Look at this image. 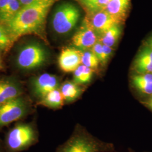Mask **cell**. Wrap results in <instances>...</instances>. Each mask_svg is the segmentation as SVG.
<instances>
[{"instance_id":"20","label":"cell","mask_w":152,"mask_h":152,"mask_svg":"<svg viewBox=\"0 0 152 152\" xmlns=\"http://www.w3.org/2000/svg\"><path fill=\"white\" fill-rule=\"evenodd\" d=\"M100 64L97 56L92 53L91 50L82 51V64L91 68L94 71H97Z\"/></svg>"},{"instance_id":"15","label":"cell","mask_w":152,"mask_h":152,"mask_svg":"<svg viewBox=\"0 0 152 152\" xmlns=\"http://www.w3.org/2000/svg\"><path fill=\"white\" fill-rule=\"evenodd\" d=\"M131 83L141 94L152 95V73L135 74L131 76Z\"/></svg>"},{"instance_id":"23","label":"cell","mask_w":152,"mask_h":152,"mask_svg":"<svg viewBox=\"0 0 152 152\" xmlns=\"http://www.w3.org/2000/svg\"><path fill=\"white\" fill-rule=\"evenodd\" d=\"M113 48L107 46L106 45H103V53L102 56V59L100 60V64L102 65H105L109 59L110 58L111 56L113 54Z\"/></svg>"},{"instance_id":"9","label":"cell","mask_w":152,"mask_h":152,"mask_svg":"<svg viewBox=\"0 0 152 152\" xmlns=\"http://www.w3.org/2000/svg\"><path fill=\"white\" fill-rule=\"evenodd\" d=\"M82 51L73 48H65L60 52L58 64L60 69L65 73L74 72L82 64Z\"/></svg>"},{"instance_id":"21","label":"cell","mask_w":152,"mask_h":152,"mask_svg":"<svg viewBox=\"0 0 152 152\" xmlns=\"http://www.w3.org/2000/svg\"><path fill=\"white\" fill-rule=\"evenodd\" d=\"M13 44L5 26L0 24V50H8Z\"/></svg>"},{"instance_id":"29","label":"cell","mask_w":152,"mask_h":152,"mask_svg":"<svg viewBox=\"0 0 152 152\" xmlns=\"http://www.w3.org/2000/svg\"><path fill=\"white\" fill-rule=\"evenodd\" d=\"M83 2V3L85 4V5H86V4L87 3H88L89 2H90V1H91L92 0H81Z\"/></svg>"},{"instance_id":"8","label":"cell","mask_w":152,"mask_h":152,"mask_svg":"<svg viewBox=\"0 0 152 152\" xmlns=\"http://www.w3.org/2000/svg\"><path fill=\"white\" fill-rule=\"evenodd\" d=\"M32 86L34 96L41 100L49 92L59 88L60 81L57 76L46 73L36 77Z\"/></svg>"},{"instance_id":"3","label":"cell","mask_w":152,"mask_h":152,"mask_svg":"<svg viewBox=\"0 0 152 152\" xmlns=\"http://www.w3.org/2000/svg\"><path fill=\"white\" fill-rule=\"evenodd\" d=\"M38 141V135L31 125H16L7 133L5 141L7 152H20L27 149Z\"/></svg>"},{"instance_id":"26","label":"cell","mask_w":152,"mask_h":152,"mask_svg":"<svg viewBox=\"0 0 152 152\" xmlns=\"http://www.w3.org/2000/svg\"><path fill=\"white\" fill-rule=\"evenodd\" d=\"M19 1L22 5V7H24V6L29 5L34 3L37 2L41 0H19Z\"/></svg>"},{"instance_id":"25","label":"cell","mask_w":152,"mask_h":152,"mask_svg":"<svg viewBox=\"0 0 152 152\" xmlns=\"http://www.w3.org/2000/svg\"><path fill=\"white\" fill-rule=\"evenodd\" d=\"M11 0H0V14H1L9 5Z\"/></svg>"},{"instance_id":"12","label":"cell","mask_w":152,"mask_h":152,"mask_svg":"<svg viewBox=\"0 0 152 152\" xmlns=\"http://www.w3.org/2000/svg\"><path fill=\"white\" fill-rule=\"evenodd\" d=\"M22 90L15 82L0 80V104L20 97Z\"/></svg>"},{"instance_id":"27","label":"cell","mask_w":152,"mask_h":152,"mask_svg":"<svg viewBox=\"0 0 152 152\" xmlns=\"http://www.w3.org/2000/svg\"><path fill=\"white\" fill-rule=\"evenodd\" d=\"M144 104H145V105L148 108L152 110V95H151L150 98H149L144 103Z\"/></svg>"},{"instance_id":"2","label":"cell","mask_w":152,"mask_h":152,"mask_svg":"<svg viewBox=\"0 0 152 152\" xmlns=\"http://www.w3.org/2000/svg\"><path fill=\"white\" fill-rule=\"evenodd\" d=\"M115 152L113 143L102 141L81 126H78L71 137L58 147L55 152Z\"/></svg>"},{"instance_id":"24","label":"cell","mask_w":152,"mask_h":152,"mask_svg":"<svg viewBox=\"0 0 152 152\" xmlns=\"http://www.w3.org/2000/svg\"><path fill=\"white\" fill-rule=\"evenodd\" d=\"M91 50L92 51V53L97 56L100 63L103 53V44L98 41V42L93 46Z\"/></svg>"},{"instance_id":"30","label":"cell","mask_w":152,"mask_h":152,"mask_svg":"<svg viewBox=\"0 0 152 152\" xmlns=\"http://www.w3.org/2000/svg\"><path fill=\"white\" fill-rule=\"evenodd\" d=\"M2 150H3L2 146V145H1V144L0 142V152H2Z\"/></svg>"},{"instance_id":"7","label":"cell","mask_w":152,"mask_h":152,"mask_svg":"<svg viewBox=\"0 0 152 152\" xmlns=\"http://www.w3.org/2000/svg\"><path fill=\"white\" fill-rule=\"evenodd\" d=\"M98 40L97 33L85 19L80 29L73 36L72 42L76 49L86 51L91 50Z\"/></svg>"},{"instance_id":"4","label":"cell","mask_w":152,"mask_h":152,"mask_svg":"<svg viewBox=\"0 0 152 152\" xmlns=\"http://www.w3.org/2000/svg\"><path fill=\"white\" fill-rule=\"evenodd\" d=\"M81 16L80 10L76 5L65 2L58 6L52 17V28L55 32L64 35L75 27Z\"/></svg>"},{"instance_id":"1","label":"cell","mask_w":152,"mask_h":152,"mask_svg":"<svg viewBox=\"0 0 152 152\" xmlns=\"http://www.w3.org/2000/svg\"><path fill=\"white\" fill-rule=\"evenodd\" d=\"M55 0H41L22 7L14 18L4 26L14 43L22 36L36 34H44L46 18Z\"/></svg>"},{"instance_id":"11","label":"cell","mask_w":152,"mask_h":152,"mask_svg":"<svg viewBox=\"0 0 152 152\" xmlns=\"http://www.w3.org/2000/svg\"><path fill=\"white\" fill-rule=\"evenodd\" d=\"M136 74L152 73V49L148 46L142 49L133 64Z\"/></svg>"},{"instance_id":"19","label":"cell","mask_w":152,"mask_h":152,"mask_svg":"<svg viewBox=\"0 0 152 152\" xmlns=\"http://www.w3.org/2000/svg\"><path fill=\"white\" fill-rule=\"evenodd\" d=\"M22 7L19 0H11L4 11L0 14V24L4 25L10 21Z\"/></svg>"},{"instance_id":"13","label":"cell","mask_w":152,"mask_h":152,"mask_svg":"<svg viewBox=\"0 0 152 152\" xmlns=\"http://www.w3.org/2000/svg\"><path fill=\"white\" fill-rule=\"evenodd\" d=\"M130 4V0H112L107 6L105 11L120 24L125 20Z\"/></svg>"},{"instance_id":"17","label":"cell","mask_w":152,"mask_h":152,"mask_svg":"<svg viewBox=\"0 0 152 152\" xmlns=\"http://www.w3.org/2000/svg\"><path fill=\"white\" fill-rule=\"evenodd\" d=\"M95 71L85 65H80L73 72V81L78 85L85 86L92 80Z\"/></svg>"},{"instance_id":"22","label":"cell","mask_w":152,"mask_h":152,"mask_svg":"<svg viewBox=\"0 0 152 152\" xmlns=\"http://www.w3.org/2000/svg\"><path fill=\"white\" fill-rule=\"evenodd\" d=\"M112 0H92L85 5L92 13L105 10L107 6Z\"/></svg>"},{"instance_id":"18","label":"cell","mask_w":152,"mask_h":152,"mask_svg":"<svg viewBox=\"0 0 152 152\" xmlns=\"http://www.w3.org/2000/svg\"><path fill=\"white\" fill-rule=\"evenodd\" d=\"M121 34V29L120 25H115L103 34L99 41L103 45L113 48L117 43Z\"/></svg>"},{"instance_id":"14","label":"cell","mask_w":152,"mask_h":152,"mask_svg":"<svg viewBox=\"0 0 152 152\" xmlns=\"http://www.w3.org/2000/svg\"><path fill=\"white\" fill-rule=\"evenodd\" d=\"M85 86L77 84L73 81H65L60 85V91L64 100L66 103H72L80 98L85 91Z\"/></svg>"},{"instance_id":"16","label":"cell","mask_w":152,"mask_h":152,"mask_svg":"<svg viewBox=\"0 0 152 152\" xmlns=\"http://www.w3.org/2000/svg\"><path fill=\"white\" fill-rule=\"evenodd\" d=\"M64 102L59 88L48 93L44 98L39 100L38 104L49 108L59 109L63 106Z\"/></svg>"},{"instance_id":"5","label":"cell","mask_w":152,"mask_h":152,"mask_svg":"<svg viewBox=\"0 0 152 152\" xmlns=\"http://www.w3.org/2000/svg\"><path fill=\"white\" fill-rule=\"evenodd\" d=\"M48 54L44 47L32 42L24 45L19 50L16 57V64L19 68L25 71L37 69L44 65Z\"/></svg>"},{"instance_id":"31","label":"cell","mask_w":152,"mask_h":152,"mask_svg":"<svg viewBox=\"0 0 152 152\" xmlns=\"http://www.w3.org/2000/svg\"><path fill=\"white\" fill-rule=\"evenodd\" d=\"M129 152H134L132 149H130V148H129Z\"/></svg>"},{"instance_id":"28","label":"cell","mask_w":152,"mask_h":152,"mask_svg":"<svg viewBox=\"0 0 152 152\" xmlns=\"http://www.w3.org/2000/svg\"><path fill=\"white\" fill-rule=\"evenodd\" d=\"M147 46L149 47L152 49V37L148 41V45Z\"/></svg>"},{"instance_id":"10","label":"cell","mask_w":152,"mask_h":152,"mask_svg":"<svg viewBox=\"0 0 152 152\" xmlns=\"http://www.w3.org/2000/svg\"><path fill=\"white\" fill-rule=\"evenodd\" d=\"M86 19L94 31L101 36L114 26L120 25L118 22L105 10L94 13L91 17H87Z\"/></svg>"},{"instance_id":"6","label":"cell","mask_w":152,"mask_h":152,"mask_svg":"<svg viewBox=\"0 0 152 152\" xmlns=\"http://www.w3.org/2000/svg\"><path fill=\"white\" fill-rule=\"evenodd\" d=\"M27 110V103L21 97L0 104V127L22 118Z\"/></svg>"}]
</instances>
